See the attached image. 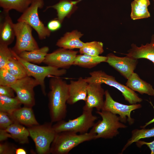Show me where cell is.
<instances>
[{"label": "cell", "instance_id": "7", "mask_svg": "<svg viewBox=\"0 0 154 154\" xmlns=\"http://www.w3.org/2000/svg\"><path fill=\"white\" fill-rule=\"evenodd\" d=\"M13 51L14 56L25 68L27 76L33 77L39 82L42 93L44 96L46 95L44 81L45 78L52 75L58 77L66 73V69H59L48 65L40 66L25 61Z\"/></svg>", "mask_w": 154, "mask_h": 154}, {"label": "cell", "instance_id": "29", "mask_svg": "<svg viewBox=\"0 0 154 154\" xmlns=\"http://www.w3.org/2000/svg\"><path fill=\"white\" fill-rule=\"evenodd\" d=\"M5 68L17 79L27 76L24 67L14 56L9 61Z\"/></svg>", "mask_w": 154, "mask_h": 154}, {"label": "cell", "instance_id": "9", "mask_svg": "<svg viewBox=\"0 0 154 154\" xmlns=\"http://www.w3.org/2000/svg\"><path fill=\"white\" fill-rule=\"evenodd\" d=\"M16 41L12 50L19 55L25 51H30L39 48L32 34L33 28L27 23L17 22L14 23Z\"/></svg>", "mask_w": 154, "mask_h": 154}, {"label": "cell", "instance_id": "21", "mask_svg": "<svg viewBox=\"0 0 154 154\" xmlns=\"http://www.w3.org/2000/svg\"><path fill=\"white\" fill-rule=\"evenodd\" d=\"M77 0H60L57 3L52 6H48L46 9L52 8L55 9L57 12V19L62 23L66 17H69L77 8L76 4Z\"/></svg>", "mask_w": 154, "mask_h": 154}, {"label": "cell", "instance_id": "40", "mask_svg": "<svg viewBox=\"0 0 154 154\" xmlns=\"http://www.w3.org/2000/svg\"><path fill=\"white\" fill-rule=\"evenodd\" d=\"M27 152L26 150L22 148H16L15 150L16 154H26Z\"/></svg>", "mask_w": 154, "mask_h": 154}, {"label": "cell", "instance_id": "34", "mask_svg": "<svg viewBox=\"0 0 154 154\" xmlns=\"http://www.w3.org/2000/svg\"><path fill=\"white\" fill-rule=\"evenodd\" d=\"M16 148L8 143H1L0 144V154H13L15 153Z\"/></svg>", "mask_w": 154, "mask_h": 154}, {"label": "cell", "instance_id": "35", "mask_svg": "<svg viewBox=\"0 0 154 154\" xmlns=\"http://www.w3.org/2000/svg\"><path fill=\"white\" fill-rule=\"evenodd\" d=\"M15 91L10 86L0 85V95L10 97H14Z\"/></svg>", "mask_w": 154, "mask_h": 154}, {"label": "cell", "instance_id": "2", "mask_svg": "<svg viewBox=\"0 0 154 154\" xmlns=\"http://www.w3.org/2000/svg\"><path fill=\"white\" fill-rule=\"evenodd\" d=\"M94 139H96V135L90 131L79 134L70 131L57 133L51 145L50 153L68 154L80 144Z\"/></svg>", "mask_w": 154, "mask_h": 154}, {"label": "cell", "instance_id": "14", "mask_svg": "<svg viewBox=\"0 0 154 154\" xmlns=\"http://www.w3.org/2000/svg\"><path fill=\"white\" fill-rule=\"evenodd\" d=\"M105 91L102 84L98 83H88L87 96L83 110H89L95 108L97 111H101L104 105V97Z\"/></svg>", "mask_w": 154, "mask_h": 154}, {"label": "cell", "instance_id": "3", "mask_svg": "<svg viewBox=\"0 0 154 154\" xmlns=\"http://www.w3.org/2000/svg\"><path fill=\"white\" fill-rule=\"evenodd\" d=\"M102 119L95 123L90 132L96 135V139H112L119 134L118 129L127 126L121 122L119 116L107 111H97Z\"/></svg>", "mask_w": 154, "mask_h": 154}, {"label": "cell", "instance_id": "11", "mask_svg": "<svg viewBox=\"0 0 154 154\" xmlns=\"http://www.w3.org/2000/svg\"><path fill=\"white\" fill-rule=\"evenodd\" d=\"M39 85V82L33 77L27 76L18 79L10 86L14 90L16 97L25 106L32 108L35 104V87Z\"/></svg>", "mask_w": 154, "mask_h": 154}, {"label": "cell", "instance_id": "26", "mask_svg": "<svg viewBox=\"0 0 154 154\" xmlns=\"http://www.w3.org/2000/svg\"><path fill=\"white\" fill-rule=\"evenodd\" d=\"M33 0H0V6L3 11L9 12L14 9L23 13L30 6Z\"/></svg>", "mask_w": 154, "mask_h": 154}, {"label": "cell", "instance_id": "42", "mask_svg": "<svg viewBox=\"0 0 154 154\" xmlns=\"http://www.w3.org/2000/svg\"></svg>", "mask_w": 154, "mask_h": 154}, {"label": "cell", "instance_id": "39", "mask_svg": "<svg viewBox=\"0 0 154 154\" xmlns=\"http://www.w3.org/2000/svg\"><path fill=\"white\" fill-rule=\"evenodd\" d=\"M149 102V103L151 104V105L153 107V108L154 110V106L153 105V104L151 102V101H150ZM154 122V117L151 120L149 121L148 122H147L146 123H145V125H144L141 126L140 127H141V128H145L146 127H147V126L148 125H150V124H151L152 123H153Z\"/></svg>", "mask_w": 154, "mask_h": 154}, {"label": "cell", "instance_id": "19", "mask_svg": "<svg viewBox=\"0 0 154 154\" xmlns=\"http://www.w3.org/2000/svg\"><path fill=\"white\" fill-rule=\"evenodd\" d=\"M83 34L77 30L65 33L59 39L56 45L60 48L72 50L82 47L86 44L80 40Z\"/></svg>", "mask_w": 154, "mask_h": 154}, {"label": "cell", "instance_id": "41", "mask_svg": "<svg viewBox=\"0 0 154 154\" xmlns=\"http://www.w3.org/2000/svg\"><path fill=\"white\" fill-rule=\"evenodd\" d=\"M82 0H77V1L78 2V3L80 1H81Z\"/></svg>", "mask_w": 154, "mask_h": 154}, {"label": "cell", "instance_id": "17", "mask_svg": "<svg viewBox=\"0 0 154 154\" xmlns=\"http://www.w3.org/2000/svg\"><path fill=\"white\" fill-rule=\"evenodd\" d=\"M128 53L124 54L136 59L144 58L151 62L154 66V35L151 37L150 42L138 47L133 43Z\"/></svg>", "mask_w": 154, "mask_h": 154}, {"label": "cell", "instance_id": "37", "mask_svg": "<svg viewBox=\"0 0 154 154\" xmlns=\"http://www.w3.org/2000/svg\"><path fill=\"white\" fill-rule=\"evenodd\" d=\"M135 143L136 145L139 147H141L143 145H147L151 151V154H154V140L149 142L139 140Z\"/></svg>", "mask_w": 154, "mask_h": 154}, {"label": "cell", "instance_id": "1", "mask_svg": "<svg viewBox=\"0 0 154 154\" xmlns=\"http://www.w3.org/2000/svg\"><path fill=\"white\" fill-rule=\"evenodd\" d=\"M49 87L50 90L48 96L51 122H56L64 119L66 115L68 84L56 77L50 79Z\"/></svg>", "mask_w": 154, "mask_h": 154}, {"label": "cell", "instance_id": "5", "mask_svg": "<svg viewBox=\"0 0 154 154\" xmlns=\"http://www.w3.org/2000/svg\"><path fill=\"white\" fill-rule=\"evenodd\" d=\"M93 110H83L82 114L78 117L66 121L64 119L53 125L56 133L64 131H70L79 134L88 132L95 123L98 117L92 114Z\"/></svg>", "mask_w": 154, "mask_h": 154}, {"label": "cell", "instance_id": "38", "mask_svg": "<svg viewBox=\"0 0 154 154\" xmlns=\"http://www.w3.org/2000/svg\"><path fill=\"white\" fill-rule=\"evenodd\" d=\"M9 138H12L11 135L6 129H0V142L5 141Z\"/></svg>", "mask_w": 154, "mask_h": 154}, {"label": "cell", "instance_id": "8", "mask_svg": "<svg viewBox=\"0 0 154 154\" xmlns=\"http://www.w3.org/2000/svg\"><path fill=\"white\" fill-rule=\"evenodd\" d=\"M44 5L43 0H33L30 6L17 19V22H24L30 26L36 32L40 40L49 37L51 33L39 17L38 9L42 8Z\"/></svg>", "mask_w": 154, "mask_h": 154}, {"label": "cell", "instance_id": "12", "mask_svg": "<svg viewBox=\"0 0 154 154\" xmlns=\"http://www.w3.org/2000/svg\"><path fill=\"white\" fill-rule=\"evenodd\" d=\"M78 51L60 48L48 53L43 63L47 65L66 69L73 65Z\"/></svg>", "mask_w": 154, "mask_h": 154}, {"label": "cell", "instance_id": "13", "mask_svg": "<svg viewBox=\"0 0 154 154\" xmlns=\"http://www.w3.org/2000/svg\"><path fill=\"white\" fill-rule=\"evenodd\" d=\"M126 56L120 57L110 53L106 56V62L127 79L134 72L138 62L137 59Z\"/></svg>", "mask_w": 154, "mask_h": 154}, {"label": "cell", "instance_id": "33", "mask_svg": "<svg viewBox=\"0 0 154 154\" xmlns=\"http://www.w3.org/2000/svg\"><path fill=\"white\" fill-rule=\"evenodd\" d=\"M13 123V121L7 113L0 111V129H6Z\"/></svg>", "mask_w": 154, "mask_h": 154}, {"label": "cell", "instance_id": "22", "mask_svg": "<svg viewBox=\"0 0 154 154\" xmlns=\"http://www.w3.org/2000/svg\"><path fill=\"white\" fill-rule=\"evenodd\" d=\"M107 56H92L86 54L77 55L73 65L91 68L103 62H106Z\"/></svg>", "mask_w": 154, "mask_h": 154}, {"label": "cell", "instance_id": "4", "mask_svg": "<svg viewBox=\"0 0 154 154\" xmlns=\"http://www.w3.org/2000/svg\"><path fill=\"white\" fill-rule=\"evenodd\" d=\"M52 123L47 122L27 128L38 154L50 153L51 145L57 133L53 128Z\"/></svg>", "mask_w": 154, "mask_h": 154}, {"label": "cell", "instance_id": "23", "mask_svg": "<svg viewBox=\"0 0 154 154\" xmlns=\"http://www.w3.org/2000/svg\"><path fill=\"white\" fill-rule=\"evenodd\" d=\"M150 4L149 0H134L131 4V19L136 20L150 17L148 7Z\"/></svg>", "mask_w": 154, "mask_h": 154}, {"label": "cell", "instance_id": "10", "mask_svg": "<svg viewBox=\"0 0 154 154\" xmlns=\"http://www.w3.org/2000/svg\"><path fill=\"white\" fill-rule=\"evenodd\" d=\"M105 100L101 110L109 112L116 115H119L120 121L125 123L127 121L131 125L134 122V119L131 116V112L140 108L142 105L139 104H124L114 100L108 90L105 91Z\"/></svg>", "mask_w": 154, "mask_h": 154}, {"label": "cell", "instance_id": "30", "mask_svg": "<svg viewBox=\"0 0 154 154\" xmlns=\"http://www.w3.org/2000/svg\"><path fill=\"white\" fill-rule=\"evenodd\" d=\"M104 52L103 44L102 42L93 41L86 42V44L79 49L80 54L92 56H98Z\"/></svg>", "mask_w": 154, "mask_h": 154}, {"label": "cell", "instance_id": "25", "mask_svg": "<svg viewBox=\"0 0 154 154\" xmlns=\"http://www.w3.org/2000/svg\"><path fill=\"white\" fill-rule=\"evenodd\" d=\"M6 130L11 134V138L20 143L25 144L29 143V131L27 128L22 125L14 122Z\"/></svg>", "mask_w": 154, "mask_h": 154}, {"label": "cell", "instance_id": "24", "mask_svg": "<svg viewBox=\"0 0 154 154\" xmlns=\"http://www.w3.org/2000/svg\"><path fill=\"white\" fill-rule=\"evenodd\" d=\"M49 50V47L45 46L31 51H24L18 55L25 61L39 64L43 62Z\"/></svg>", "mask_w": 154, "mask_h": 154}, {"label": "cell", "instance_id": "15", "mask_svg": "<svg viewBox=\"0 0 154 154\" xmlns=\"http://www.w3.org/2000/svg\"><path fill=\"white\" fill-rule=\"evenodd\" d=\"M88 83L85 78L80 77L77 80H71L68 84V97L67 104L73 105L79 101L86 100Z\"/></svg>", "mask_w": 154, "mask_h": 154}, {"label": "cell", "instance_id": "27", "mask_svg": "<svg viewBox=\"0 0 154 154\" xmlns=\"http://www.w3.org/2000/svg\"><path fill=\"white\" fill-rule=\"evenodd\" d=\"M154 137V127L146 129H135L131 131V137L127 141L121 150L122 153L128 147L134 142L142 139Z\"/></svg>", "mask_w": 154, "mask_h": 154}, {"label": "cell", "instance_id": "32", "mask_svg": "<svg viewBox=\"0 0 154 154\" xmlns=\"http://www.w3.org/2000/svg\"><path fill=\"white\" fill-rule=\"evenodd\" d=\"M18 79L5 68L0 69V85L11 86Z\"/></svg>", "mask_w": 154, "mask_h": 154}, {"label": "cell", "instance_id": "36", "mask_svg": "<svg viewBox=\"0 0 154 154\" xmlns=\"http://www.w3.org/2000/svg\"><path fill=\"white\" fill-rule=\"evenodd\" d=\"M61 23L57 18L53 19L48 22L47 27L51 32L55 31L60 28Z\"/></svg>", "mask_w": 154, "mask_h": 154}, {"label": "cell", "instance_id": "28", "mask_svg": "<svg viewBox=\"0 0 154 154\" xmlns=\"http://www.w3.org/2000/svg\"><path fill=\"white\" fill-rule=\"evenodd\" d=\"M21 104L16 96L10 97L0 95V111L9 114L21 107Z\"/></svg>", "mask_w": 154, "mask_h": 154}, {"label": "cell", "instance_id": "20", "mask_svg": "<svg viewBox=\"0 0 154 154\" xmlns=\"http://www.w3.org/2000/svg\"><path fill=\"white\" fill-rule=\"evenodd\" d=\"M125 85L132 90L141 94L154 96V88L153 86L141 79L138 74L134 72L127 79Z\"/></svg>", "mask_w": 154, "mask_h": 154}, {"label": "cell", "instance_id": "31", "mask_svg": "<svg viewBox=\"0 0 154 154\" xmlns=\"http://www.w3.org/2000/svg\"><path fill=\"white\" fill-rule=\"evenodd\" d=\"M14 56L12 49L0 44V69L5 68L9 61Z\"/></svg>", "mask_w": 154, "mask_h": 154}, {"label": "cell", "instance_id": "6", "mask_svg": "<svg viewBox=\"0 0 154 154\" xmlns=\"http://www.w3.org/2000/svg\"><path fill=\"white\" fill-rule=\"evenodd\" d=\"M90 76L86 78L88 83H98L104 84L117 89L122 93L125 100L130 104H134L142 102L143 99L134 91L117 81L115 78L108 75L102 70L94 71L89 73Z\"/></svg>", "mask_w": 154, "mask_h": 154}, {"label": "cell", "instance_id": "16", "mask_svg": "<svg viewBox=\"0 0 154 154\" xmlns=\"http://www.w3.org/2000/svg\"><path fill=\"white\" fill-rule=\"evenodd\" d=\"M15 37L14 23L9 12L3 11L0 15V44L8 46L13 42Z\"/></svg>", "mask_w": 154, "mask_h": 154}, {"label": "cell", "instance_id": "18", "mask_svg": "<svg viewBox=\"0 0 154 154\" xmlns=\"http://www.w3.org/2000/svg\"><path fill=\"white\" fill-rule=\"evenodd\" d=\"M8 115L14 122L28 127L39 124L31 107L25 106L21 107Z\"/></svg>", "mask_w": 154, "mask_h": 154}]
</instances>
